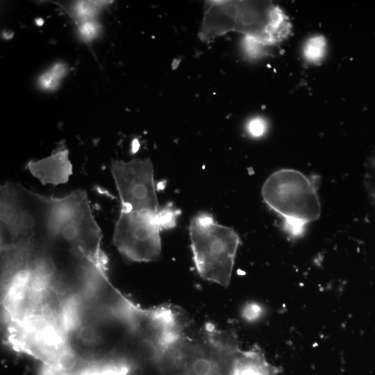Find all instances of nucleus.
I'll return each instance as SVG.
<instances>
[{
  "instance_id": "nucleus-12",
  "label": "nucleus",
  "mask_w": 375,
  "mask_h": 375,
  "mask_svg": "<svg viewBox=\"0 0 375 375\" xmlns=\"http://www.w3.org/2000/svg\"><path fill=\"white\" fill-rule=\"evenodd\" d=\"M99 5V1H81L76 3L74 13L83 22L91 20L97 12Z\"/></svg>"
},
{
  "instance_id": "nucleus-4",
  "label": "nucleus",
  "mask_w": 375,
  "mask_h": 375,
  "mask_svg": "<svg viewBox=\"0 0 375 375\" xmlns=\"http://www.w3.org/2000/svg\"><path fill=\"white\" fill-rule=\"evenodd\" d=\"M54 199L52 241L79 252L97 268L107 272V258L101 249V230L87 192L77 189Z\"/></svg>"
},
{
  "instance_id": "nucleus-13",
  "label": "nucleus",
  "mask_w": 375,
  "mask_h": 375,
  "mask_svg": "<svg viewBox=\"0 0 375 375\" xmlns=\"http://www.w3.org/2000/svg\"><path fill=\"white\" fill-rule=\"evenodd\" d=\"M262 312L263 309L260 305L251 302L243 307L242 316L248 322H255L261 317Z\"/></svg>"
},
{
  "instance_id": "nucleus-8",
  "label": "nucleus",
  "mask_w": 375,
  "mask_h": 375,
  "mask_svg": "<svg viewBox=\"0 0 375 375\" xmlns=\"http://www.w3.org/2000/svg\"><path fill=\"white\" fill-rule=\"evenodd\" d=\"M110 170L122 208L136 212H156L160 210L153 178V165L149 158L128 162L115 160Z\"/></svg>"
},
{
  "instance_id": "nucleus-9",
  "label": "nucleus",
  "mask_w": 375,
  "mask_h": 375,
  "mask_svg": "<svg viewBox=\"0 0 375 375\" xmlns=\"http://www.w3.org/2000/svg\"><path fill=\"white\" fill-rule=\"evenodd\" d=\"M69 154L67 149H59L47 158L30 161L27 168L44 185L65 183L73 171Z\"/></svg>"
},
{
  "instance_id": "nucleus-5",
  "label": "nucleus",
  "mask_w": 375,
  "mask_h": 375,
  "mask_svg": "<svg viewBox=\"0 0 375 375\" xmlns=\"http://www.w3.org/2000/svg\"><path fill=\"white\" fill-rule=\"evenodd\" d=\"M189 232L193 260L200 276L227 287L240 244L238 233L205 212L192 219Z\"/></svg>"
},
{
  "instance_id": "nucleus-11",
  "label": "nucleus",
  "mask_w": 375,
  "mask_h": 375,
  "mask_svg": "<svg viewBox=\"0 0 375 375\" xmlns=\"http://www.w3.org/2000/svg\"><path fill=\"white\" fill-rule=\"evenodd\" d=\"M326 41L322 36H315L310 38L306 44L304 55L306 59L316 62L322 58L324 53Z\"/></svg>"
},
{
  "instance_id": "nucleus-3",
  "label": "nucleus",
  "mask_w": 375,
  "mask_h": 375,
  "mask_svg": "<svg viewBox=\"0 0 375 375\" xmlns=\"http://www.w3.org/2000/svg\"><path fill=\"white\" fill-rule=\"evenodd\" d=\"M316 183L294 169H281L272 173L262 185L261 194L265 203L283 219V229L296 238L307 226L317 220L322 212Z\"/></svg>"
},
{
  "instance_id": "nucleus-14",
  "label": "nucleus",
  "mask_w": 375,
  "mask_h": 375,
  "mask_svg": "<svg viewBox=\"0 0 375 375\" xmlns=\"http://www.w3.org/2000/svg\"><path fill=\"white\" fill-rule=\"evenodd\" d=\"M247 129L252 136L259 137L265 132L266 123L265 120L261 118H254L249 122Z\"/></svg>"
},
{
  "instance_id": "nucleus-1",
  "label": "nucleus",
  "mask_w": 375,
  "mask_h": 375,
  "mask_svg": "<svg viewBox=\"0 0 375 375\" xmlns=\"http://www.w3.org/2000/svg\"><path fill=\"white\" fill-rule=\"evenodd\" d=\"M0 203L1 249L24 250L33 262L43 258L53 239L54 197L9 182L0 188Z\"/></svg>"
},
{
  "instance_id": "nucleus-10",
  "label": "nucleus",
  "mask_w": 375,
  "mask_h": 375,
  "mask_svg": "<svg viewBox=\"0 0 375 375\" xmlns=\"http://www.w3.org/2000/svg\"><path fill=\"white\" fill-rule=\"evenodd\" d=\"M65 67L62 64H56L52 69L43 74L39 78V83L42 88L53 90L58 85L60 79L64 76Z\"/></svg>"
},
{
  "instance_id": "nucleus-2",
  "label": "nucleus",
  "mask_w": 375,
  "mask_h": 375,
  "mask_svg": "<svg viewBox=\"0 0 375 375\" xmlns=\"http://www.w3.org/2000/svg\"><path fill=\"white\" fill-rule=\"evenodd\" d=\"M290 29L288 17L271 1H206L199 37L210 42L228 32H238L265 46L282 41Z\"/></svg>"
},
{
  "instance_id": "nucleus-15",
  "label": "nucleus",
  "mask_w": 375,
  "mask_h": 375,
  "mask_svg": "<svg viewBox=\"0 0 375 375\" xmlns=\"http://www.w3.org/2000/svg\"><path fill=\"white\" fill-rule=\"evenodd\" d=\"M81 35L85 40H92L97 35V25L92 21L83 22L79 28Z\"/></svg>"
},
{
  "instance_id": "nucleus-7",
  "label": "nucleus",
  "mask_w": 375,
  "mask_h": 375,
  "mask_svg": "<svg viewBox=\"0 0 375 375\" xmlns=\"http://www.w3.org/2000/svg\"><path fill=\"white\" fill-rule=\"evenodd\" d=\"M129 327L131 342L156 363L184 338L181 315L170 305L152 308L137 306L130 318Z\"/></svg>"
},
{
  "instance_id": "nucleus-6",
  "label": "nucleus",
  "mask_w": 375,
  "mask_h": 375,
  "mask_svg": "<svg viewBox=\"0 0 375 375\" xmlns=\"http://www.w3.org/2000/svg\"><path fill=\"white\" fill-rule=\"evenodd\" d=\"M181 211L169 203L156 212L121 208L113 233V244L126 259L149 262L161 252L160 231L174 228Z\"/></svg>"
}]
</instances>
